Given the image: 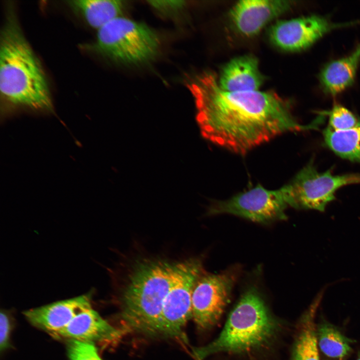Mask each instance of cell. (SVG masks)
<instances>
[{
    "mask_svg": "<svg viewBox=\"0 0 360 360\" xmlns=\"http://www.w3.org/2000/svg\"><path fill=\"white\" fill-rule=\"evenodd\" d=\"M187 86L203 136L232 153L244 155L285 133L314 129L300 124L290 104L274 92H226L212 72L196 76Z\"/></svg>",
    "mask_w": 360,
    "mask_h": 360,
    "instance_id": "cell-1",
    "label": "cell"
},
{
    "mask_svg": "<svg viewBox=\"0 0 360 360\" xmlns=\"http://www.w3.org/2000/svg\"><path fill=\"white\" fill-rule=\"evenodd\" d=\"M0 92L14 106L35 110H52L42 68L12 10L0 36Z\"/></svg>",
    "mask_w": 360,
    "mask_h": 360,
    "instance_id": "cell-2",
    "label": "cell"
},
{
    "mask_svg": "<svg viewBox=\"0 0 360 360\" xmlns=\"http://www.w3.org/2000/svg\"><path fill=\"white\" fill-rule=\"evenodd\" d=\"M278 325L258 290L252 286L242 296L230 312L223 330L210 343L195 348L196 360L221 353L240 354L268 344L276 336Z\"/></svg>",
    "mask_w": 360,
    "mask_h": 360,
    "instance_id": "cell-3",
    "label": "cell"
},
{
    "mask_svg": "<svg viewBox=\"0 0 360 360\" xmlns=\"http://www.w3.org/2000/svg\"><path fill=\"white\" fill-rule=\"evenodd\" d=\"M176 264L157 261L139 265L122 295L126 328L148 335L160 334L164 303L172 284Z\"/></svg>",
    "mask_w": 360,
    "mask_h": 360,
    "instance_id": "cell-4",
    "label": "cell"
},
{
    "mask_svg": "<svg viewBox=\"0 0 360 360\" xmlns=\"http://www.w3.org/2000/svg\"><path fill=\"white\" fill-rule=\"evenodd\" d=\"M160 48L156 33L146 24L118 17L98 30L92 49L114 62L130 65L154 59Z\"/></svg>",
    "mask_w": 360,
    "mask_h": 360,
    "instance_id": "cell-5",
    "label": "cell"
},
{
    "mask_svg": "<svg viewBox=\"0 0 360 360\" xmlns=\"http://www.w3.org/2000/svg\"><path fill=\"white\" fill-rule=\"evenodd\" d=\"M355 184H360V174L334 175L330 170L319 172L312 160L284 186L290 207L323 212L335 199L338 190Z\"/></svg>",
    "mask_w": 360,
    "mask_h": 360,
    "instance_id": "cell-6",
    "label": "cell"
},
{
    "mask_svg": "<svg viewBox=\"0 0 360 360\" xmlns=\"http://www.w3.org/2000/svg\"><path fill=\"white\" fill-rule=\"evenodd\" d=\"M202 272L200 260L191 259L176 264L174 280L162 312L160 334L184 339L183 328L192 318V292Z\"/></svg>",
    "mask_w": 360,
    "mask_h": 360,
    "instance_id": "cell-7",
    "label": "cell"
},
{
    "mask_svg": "<svg viewBox=\"0 0 360 360\" xmlns=\"http://www.w3.org/2000/svg\"><path fill=\"white\" fill-rule=\"evenodd\" d=\"M290 207L284 186L270 190L260 184L223 200L215 201L209 208L210 214H227L251 221L268 224L287 218Z\"/></svg>",
    "mask_w": 360,
    "mask_h": 360,
    "instance_id": "cell-8",
    "label": "cell"
},
{
    "mask_svg": "<svg viewBox=\"0 0 360 360\" xmlns=\"http://www.w3.org/2000/svg\"><path fill=\"white\" fill-rule=\"evenodd\" d=\"M240 272V268L235 266L198 280L192 296V318L198 328H210L219 320Z\"/></svg>",
    "mask_w": 360,
    "mask_h": 360,
    "instance_id": "cell-9",
    "label": "cell"
},
{
    "mask_svg": "<svg viewBox=\"0 0 360 360\" xmlns=\"http://www.w3.org/2000/svg\"><path fill=\"white\" fill-rule=\"evenodd\" d=\"M356 24V22L336 23L324 16L310 15L278 21L270 28L268 36L278 48L296 52L309 48L334 30Z\"/></svg>",
    "mask_w": 360,
    "mask_h": 360,
    "instance_id": "cell-10",
    "label": "cell"
},
{
    "mask_svg": "<svg viewBox=\"0 0 360 360\" xmlns=\"http://www.w3.org/2000/svg\"><path fill=\"white\" fill-rule=\"evenodd\" d=\"M292 2L285 0H244L232 8L230 18L236 30L246 36L258 33L272 20L290 8Z\"/></svg>",
    "mask_w": 360,
    "mask_h": 360,
    "instance_id": "cell-11",
    "label": "cell"
},
{
    "mask_svg": "<svg viewBox=\"0 0 360 360\" xmlns=\"http://www.w3.org/2000/svg\"><path fill=\"white\" fill-rule=\"evenodd\" d=\"M91 308L89 297L84 295L30 309L24 314L32 325L54 334Z\"/></svg>",
    "mask_w": 360,
    "mask_h": 360,
    "instance_id": "cell-12",
    "label": "cell"
},
{
    "mask_svg": "<svg viewBox=\"0 0 360 360\" xmlns=\"http://www.w3.org/2000/svg\"><path fill=\"white\" fill-rule=\"evenodd\" d=\"M121 333L91 308L78 314L65 328L53 335L68 340L94 344L116 340Z\"/></svg>",
    "mask_w": 360,
    "mask_h": 360,
    "instance_id": "cell-13",
    "label": "cell"
},
{
    "mask_svg": "<svg viewBox=\"0 0 360 360\" xmlns=\"http://www.w3.org/2000/svg\"><path fill=\"white\" fill-rule=\"evenodd\" d=\"M218 78L220 88L228 92L258 90L264 80L257 59L250 55L230 60Z\"/></svg>",
    "mask_w": 360,
    "mask_h": 360,
    "instance_id": "cell-14",
    "label": "cell"
},
{
    "mask_svg": "<svg viewBox=\"0 0 360 360\" xmlns=\"http://www.w3.org/2000/svg\"><path fill=\"white\" fill-rule=\"evenodd\" d=\"M360 62V44L348 56L324 64L318 74L320 86L324 92L334 96L352 86Z\"/></svg>",
    "mask_w": 360,
    "mask_h": 360,
    "instance_id": "cell-15",
    "label": "cell"
},
{
    "mask_svg": "<svg viewBox=\"0 0 360 360\" xmlns=\"http://www.w3.org/2000/svg\"><path fill=\"white\" fill-rule=\"evenodd\" d=\"M322 293L318 294L300 320L293 348L292 360H320L314 318Z\"/></svg>",
    "mask_w": 360,
    "mask_h": 360,
    "instance_id": "cell-16",
    "label": "cell"
},
{
    "mask_svg": "<svg viewBox=\"0 0 360 360\" xmlns=\"http://www.w3.org/2000/svg\"><path fill=\"white\" fill-rule=\"evenodd\" d=\"M68 2L90 26L98 30L120 16L124 8L123 2L118 0H74Z\"/></svg>",
    "mask_w": 360,
    "mask_h": 360,
    "instance_id": "cell-17",
    "label": "cell"
},
{
    "mask_svg": "<svg viewBox=\"0 0 360 360\" xmlns=\"http://www.w3.org/2000/svg\"><path fill=\"white\" fill-rule=\"evenodd\" d=\"M327 146L344 158L360 162V124L344 130H334L328 127L324 131Z\"/></svg>",
    "mask_w": 360,
    "mask_h": 360,
    "instance_id": "cell-18",
    "label": "cell"
},
{
    "mask_svg": "<svg viewBox=\"0 0 360 360\" xmlns=\"http://www.w3.org/2000/svg\"><path fill=\"white\" fill-rule=\"evenodd\" d=\"M318 344L326 356L342 359L351 352L352 340L344 336L336 326L324 321L316 328Z\"/></svg>",
    "mask_w": 360,
    "mask_h": 360,
    "instance_id": "cell-19",
    "label": "cell"
},
{
    "mask_svg": "<svg viewBox=\"0 0 360 360\" xmlns=\"http://www.w3.org/2000/svg\"><path fill=\"white\" fill-rule=\"evenodd\" d=\"M327 114L329 116L328 126L334 130H350L360 124V119L340 104H335Z\"/></svg>",
    "mask_w": 360,
    "mask_h": 360,
    "instance_id": "cell-20",
    "label": "cell"
},
{
    "mask_svg": "<svg viewBox=\"0 0 360 360\" xmlns=\"http://www.w3.org/2000/svg\"><path fill=\"white\" fill-rule=\"evenodd\" d=\"M67 352L70 360H102L92 342L69 340Z\"/></svg>",
    "mask_w": 360,
    "mask_h": 360,
    "instance_id": "cell-21",
    "label": "cell"
},
{
    "mask_svg": "<svg viewBox=\"0 0 360 360\" xmlns=\"http://www.w3.org/2000/svg\"><path fill=\"white\" fill-rule=\"evenodd\" d=\"M148 2L157 10L168 14L180 10L185 5L182 0H152Z\"/></svg>",
    "mask_w": 360,
    "mask_h": 360,
    "instance_id": "cell-22",
    "label": "cell"
},
{
    "mask_svg": "<svg viewBox=\"0 0 360 360\" xmlns=\"http://www.w3.org/2000/svg\"><path fill=\"white\" fill-rule=\"evenodd\" d=\"M10 322L7 314L1 311L0 314V348L1 352L8 348L10 332Z\"/></svg>",
    "mask_w": 360,
    "mask_h": 360,
    "instance_id": "cell-23",
    "label": "cell"
},
{
    "mask_svg": "<svg viewBox=\"0 0 360 360\" xmlns=\"http://www.w3.org/2000/svg\"><path fill=\"white\" fill-rule=\"evenodd\" d=\"M356 360H360V354H358V358Z\"/></svg>",
    "mask_w": 360,
    "mask_h": 360,
    "instance_id": "cell-24",
    "label": "cell"
}]
</instances>
